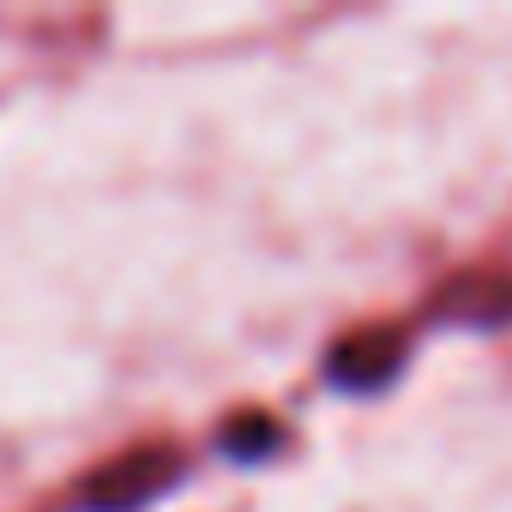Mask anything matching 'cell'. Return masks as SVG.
I'll use <instances>...</instances> for the list:
<instances>
[]
</instances>
